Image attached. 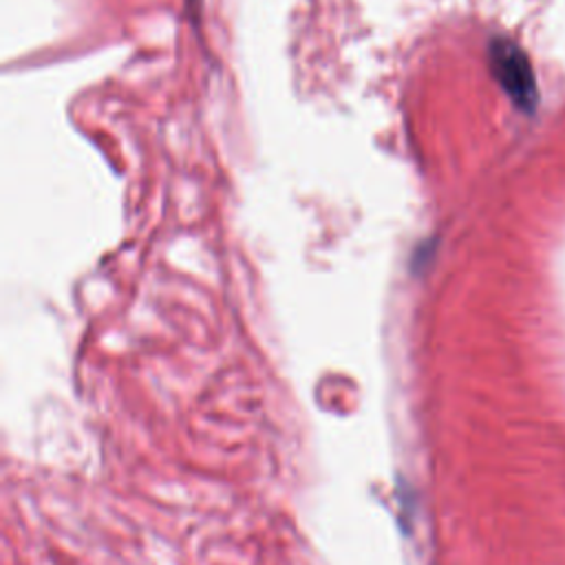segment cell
Returning a JSON list of instances; mask_svg holds the SVG:
<instances>
[{
    "mask_svg": "<svg viewBox=\"0 0 565 565\" xmlns=\"http://www.w3.org/2000/svg\"><path fill=\"white\" fill-rule=\"evenodd\" d=\"M490 55V68L501 84V88L508 93V97L521 108V110H534L536 106V82L530 66L527 55L510 40L494 38L488 49Z\"/></svg>",
    "mask_w": 565,
    "mask_h": 565,
    "instance_id": "obj_1",
    "label": "cell"
}]
</instances>
